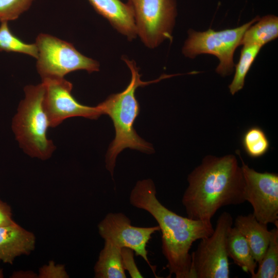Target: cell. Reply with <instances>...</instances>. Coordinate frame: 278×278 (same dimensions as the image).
Here are the masks:
<instances>
[{"instance_id": "17", "label": "cell", "mask_w": 278, "mask_h": 278, "mask_svg": "<svg viewBox=\"0 0 278 278\" xmlns=\"http://www.w3.org/2000/svg\"><path fill=\"white\" fill-rule=\"evenodd\" d=\"M278 37V18L266 15L250 26L245 31L240 45H263Z\"/></svg>"}, {"instance_id": "10", "label": "cell", "mask_w": 278, "mask_h": 278, "mask_svg": "<svg viewBox=\"0 0 278 278\" xmlns=\"http://www.w3.org/2000/svg\"><path fill=\"white\" fill-rule=\"evenodd\" d=\"M42 83L45 87L43 107L50 127H56L72 117L93 119L103 114L98 105L90 107L79 103L72 94L73 84L64 78L44 79Z\"/></svg>"}, {"instance_id": "6", "label": "cell", "mask_w": 278, "mask_h": 278, "mask_svg": "<svg viewBox=\"0 0 278 278\" xmlns=\"http://www.w3.org/2000/svg\"><path fill=\"white\" fill-rule=\"evenodd\" d=\"M38 50L37 68L42 79L61 78L72 72L98 71L99 63L79 52L71 43L41 33L35 43Z\"/></svg>"}, {"instance_id": "23", "label": "cell", "mask_w": 278, "mask_h": 278, "mask_svg": "<svg viewBox=\"0 0 278 278\" xmlns=\"http://www.w3.org/2000/svg\"><path fill=\"white\" fill-rule=\"evenodd\" d=\"M121 257L124 269L127 270L132 278L143 277L134 259V251L128 248L121 249Z\"/></svg>"}, {"instance_id": "4", "label": "cell", "mask_w": 278, "mask_h": 278, "mask_svg": "<svg viewBox=\"0 0 278 278\" xmlns=\"http://www.w3.org/2000/svg\"><path fill=\"white\" fill-rule=\"evenodd\" d=\"M25 98L18 106L12 129L21 148L28 155L42 160L49 159L56 149L46 136L50 127L43 107L45 87L42 82L25 87Z\"/></svg>"}, {"instance_id": "20", "label": "cell", "mask_w": 278, "mask_h": 278, "mask_svg": "<svg viewBox=\"0 0 278 278\" xmlns=\"http://www.w3.org/2000/svg\"><path fill=\"white\" fill-rule=\"evenodd\" d=\"M241 144L245 151L252 158L262 157L270 147V142L266 133L257 126L251 127L245 132Z\"/></svg>"}, {"instance_id": "22", "label": "cell", "mask_w": 278, "mask_h": 278, "mask_svg": "<svg viewBox=\"0 0 278 278\" xmlns=\"http://www.w3.org/2000/svg\"><path fill=\"white\" fill-rule=\"evenodd\" d=\"M34 0H0V22L14 20L28 10Z\"/></svg>"}, {"instance_id": "15", "label": "cell", "mask_w": 278, "mask_h": 278, "mask_svg": "<svg viewBox=\"0 0 278 278\" xmlns=\"http://www.w3.org/2000/svg\"><path fill=\"white\" fill-rule=\"evenodd\" d=\"M228 255L236 265L251 277L255 273L257 262L254 259L245 238L235 227H232L227 239Z\"/></svg>"}, {"instance_id": "11", "label": "cell", "mask_w": 278, "mask_h": 278, "mask_svg": "<svg viewBox=\"0 0 278 278\" xmlns=\"http://www.w3.org/2000/svg\"><path fill=\"white\" fill-rule=\"evenodd\" d=\"M100 236L105 240L122 248H128L141 256L148 264L155 274L154 266L151 265L146 250L147 244L155 232L160 231L159 225L137 227L131 225L130 219L122 213H110L98 225Z\"/></svg>"}, {"instance_id": "12", "label": "cell", "mask_w": 278, "mask_h": 278, "mask_svg": "<svg viewBox=\"0 0 278 278\" xmlns=\"http://www.w3.org/2000/svg\"><path fill=\"white\" fill-rule=\"evenodd\" d=\"M100 15L127 39L132 41L137 36L133 13L128 4L120 0H88Z\"/></svg>"}, {"instance_id": "14", "label": "cell", "mask_w": 278, "mask_h": 278, "mask_svg": "<svg viewBox=\"0 0 278 278\" xmlns=\"http://www.w3.org/2000/svg\"><path fill=\"white\" fill-rule=\"evenodd\" d=\"M245 238L252 254L258 263L262 259L269 244L271 231L267 224L259 222L252 213L238 215L235 226Z\"/></svg>"}, {"instance_id": "19", "label": "cell", "mask_w": 278, "mask_h": 278, "mask_svg": "<svg viewBox=\"0 0 278 278\" xmlns=\"http://www.w3.org/2000/svg\"><path fill=\"white\" fill-rule=\"evenodd\" d=\"M262 47L256 45L243 46L238 62L235 65L233 79L229 86L232 95H234L244 88L245 78Z\"/></svg>"}, {"instance_id": "8", "label": "cell", "mask_w": 278, "mask_h": 278, "mask_svg": "<svg viewBox=\"0 0 278 278\" xmlns=\"http://www.w3.org/2000/svg\"><path fill=\"white\" fill-rule=\"evenodd\" d=\"M233 221L231 214L223 212L213 233L200 239L197 249L191 254V278L230 277L227 239Z\"/></svg>"}, {"instance_id": "24", "label": "cell", "mask_w": 278, "mask_h": 278, "mask_svg": "<svg viewBox=\"0 0 278 278\" xmlns=\"http://www.w3.org/2000/svg\"><path fill=\"white\" fill-rule=\"evenodd\" d=\"M14 222L12 218L10 206L0 200V227L8 225Z\"/></svg>"}, {"instance_id": "5", "label": "cell", "mask_w": 278, "mask_h": 278, "mask_svg": "<svg viewBox=\"0 0 278 278\" xmlns=\"http://www.w3.org/2000/svg\"><path fill=\"white\" fill-rule=\"evenodd\" d=\"M259 18L257 16L239 27L220 31L209 29L200 32L190 29L182 49V53L191 59L203 54L214 55L219 60L216 72L221 76H228L234 71V54L240 45L244 34Z\"/></svg>"}, {"instance_id": "2", "label": "cell", "mask_w": 278, "mask_h": 278, "mask_svg": "<svg viewBox=\"0 0 278 278\" xmlns=\"http://www.w3.org/2000/svg\"><path fill=\"white\" fill-rule=\"evenodd\" d=\"M129 201L132 206L147 211L157 221L169 275L191 278L190 249L195 241L213 233L212 222L184 217L166 208L158 199L155 185L150 179L136 182Z\"/></svg>"}, {"instance_id": "7", "label": "cell", "mask_w": 278, "mask_h": 278, "mask_svg": "<svg viewBox=\"0 0 278 278\" xmlns=\"http://www.w3.org/2000/svg\"><path fill=\"white\" fill-rule=\"evenodd\" d=\"M137 36L148 48L153 49L172 39L177 15L176 0H128Z\"/></svg>"}, {"instance_id": "3", "label": "cell", "mask_w": 278, "mask_h": 278, "mask_svg": "<svg viewBox=\"0 0 278 278\" xmlns=\"http://www.w3.org/2000/svg\"><path fill=\"white\" fill-rule=\"evenodd\" d=\"M122 59L131 73L129 84L123 91L110 95L98 105L103 114L109 115L112 120L115 131L106 155V167L112 177L116 157L124 149L129 148L148 153L153 151L151 144L137 134L133 124L140 113V105L135 95L136 89L156 81H142L135 62L124 56Z\"/></svg>"}, {"instance_id": "13", "label": "cell", "mask_w": 278, "mask_h": 278, "mask_svg": "<svg viewBox=\"0 0 278 278\" xmlns=\"http://www.w3.org/2000/svg\"><path fill=\"white\" fill-rule=\"evenodd\" d=\"M34 234L15 222L0 227V260L12 264L14 259L29 254L35 247Z\"/></svg>"}, {"instance_id": "1", "label": "cell", "mask_w": 278, "mask_h": 278, "mask_svg": "<svg viewBox=\"0 0 278 278\" xmlns=\"http://www.w3.org/2000/svg\"><path fill=\"white\" fill-rule=\"evenodd\" d=\"M187 181L182 203L189 218L211 222L222 207L246 201L241 168L233 154L205 157Z\"/></svg>"}, {"instance_id": "21", "label": "cell", "mask_w": 278, "mask_h": 278, "mask_svg": "<svg viewBox=\"0 0 278 278\" xmlns=\"http://www.w3.org/2000/svg\"><path fill=\"white\" fill-rule=\"evenodd\" d=\"M0 26V51L28 55L37 59L38 50L36 44H27L16 37L9 29L7 22Z\"/></svg>"}, {"instance_id": "16", "label": "cell", "mask_w": 278, "mask_h": 278, "mask_svg": "<svg viewBox=\"0 0 278 278\" xmlns=\"http://www.w3.org/2000/svg\"><path fill=\"white\" fill-rule=\"evenodd\" d=\"M121 249L109 241H105L104 247L94 266L95 277H127L122 264Z\"/></svg>"}, {"instance_id": "18", "label": "cell", "mask_w": 278, "mask_h": 278, "mask_svg": "<svg viewBox=\"0 0 278 278\" xmlns=\"http://www.w3.org/2000/svg\"><path fill=\"white\" fill-rule=\"evenodd\" d=\"M270 231L269 244L252 278L278 277V227Z\"/></svg>"}, {"instance_id": "9", "label": "cell", "mask_w": 278, "mask_h": 278, "mask_svg": "<svg viewBox=\"0 0 278 278\" xmlns=\"http://www.w3.org/2000/svg\"><path fill=\"white\" fill-rule=\"evenodd\" d=\"M241 162L245 182L246 201L252 205L253 214L260 222L278 227V175L276 173L258 172L247 165L236 151Z\"/></svg>"}]
</instances>
